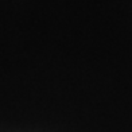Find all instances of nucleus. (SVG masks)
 Here are the masks:
<instances>
[]
</instances>
